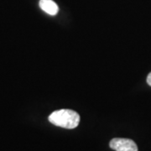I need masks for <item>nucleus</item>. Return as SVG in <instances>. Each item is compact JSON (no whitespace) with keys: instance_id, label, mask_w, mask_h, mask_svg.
Segmentation results:
<instances>
[{"instance_id":"obj_1","label":"nucleus","mask_w":151,"mask_h":151,"mask_svg":"<svg viewBox=\"0 0 151 151\" xmlns=\"http://www.w3.org/2000/svg\"><path fill=\"white\" fill-rule=\"evenodd\" d=\"M49 121L55 126L67 129H72L80 123V115L70 109H60L55 111L49 116Z\"/></svg>"},{"instance_id":"obj_2","label":"nucleus","mask_w":151,"mask_h":151,"mask_svg":"<svg viewBox=\"0 0 151 151\" xmlns=\"http://www.w3.org/2000/svg\"><path fill=\"white\" fill-rule=\"evenodd\" d=\"M109 146L116 151H138L137 145L129 139L115 138L110 141Z\"/></svg>"},{"instance_id":"obj_3","label":"nucleus","mask_w":151,"mask_h":151,"mask_svg":"<svg viewBox=\"0 0 151 151\" xmlns=\"http://www.w3.org/2000/svg\"><path fill=\"white\" fill-rule=\"evenodd\" d=\"M39 5L42 10L50 15H55L59 11L58 6L53 0H40Z\"/></svg>"},{"instance_id":"obj_4","label":"nucleus","mask_w":151,"mask_h":151,"mask_svg":"<svg viewBox=\"0 0 151 151\" xmlns=\"http://www.w3.org/2000/svg\"><path fill=\"white\" fill-rule=\"evenodd\" d=\"M147 82H148V84L151 86V72L148 75V76H147Z\"/></svg>"}]
</instances>
